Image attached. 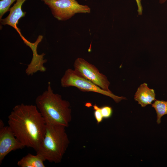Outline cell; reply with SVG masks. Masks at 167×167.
<instances>
[{"instance_id":"1","label":"cell","mask_w":167,"mask_h":167,"mask_svg":"<svg viewBox=\"0 0 167 167\" xmlns=\"http://www.w3.org/2000/svg\"><path fill=\"white\" fill-rule=\"evenodd\" d=\"M8 122L21 143L37 151L45 134L46 123L36 105H15L8 116Z\"/></svg>"},{"instance_id":"2","label":"cell","mask_w":167,"mask_h":167,"mask_svg":"<svg viewBox=\"0 0 167 167\" xmlns=\"http://www.w3.org/2000/svg\"><path fill=\"white\" fill-rule=\"evenodd\" d=\"M35 102L46 124L69 126L72 119L70 103L62 99L61 95L54 92L49 82L47 89L37 96Z\"/></svg>"},{"instance_id":"3","label":"cell","mask_w":167,"mask_h":167,"mask_svg":"<svg viewBox=\"0 0 167 167\" xmlns=\"http://www.w3.org/2000/svg\"><path fill=\"white\" fill-rule=\"evenodd\" d=\"M65 126L46 124L45 134L36 154L44 160L55 163H60L70 143Z\"/></svg>"},{"instance_id":"4","label":"cell","mask_w":167,"mask_h":167,"mask_svg":"<svg viewBox=\"0 0 167 167\" xmlns=\"http://www.w3.org/2000/svg\"><path fill=\"white\" fill-rule=\"evenodd\" d=\"M62 87H75L83 91L92 92L109 96L116 103L126 99L123 96H119L114 94L111 92L104 90L77 73L74 70L68 69L61 80Z\"/></svg>"},{"instance_id":"5","label":"cell","mask_w":167,"mask_h":167,"mask_svg":"<svg viewBox=\"0 0 167 167\" xmlns=\"http://www.w3.org/2000/svg\"><path fill=\"white\" fill-rule=\"evenodd\" d=\"M50 8L53 16L59 20L69 19L77 13H89L90 8L79 4L76 0H41Z\"/></svg>"},{"instance_id":"6","label":"cell","mask_w":167,"mask_h":167,"mask_svg":"<svg viewBox=\"0 0 167 167\" xmlns=\"http://www.w3.org/2000/svg\"><path fill=\"white\" fill-rule=\"evenodd\" d=\"M74 70L83 77L102 89L111 92L109 88L110 83L107 77L100 73L94 65L82 58H78L74 62Z\"/></svg>"},{"instance_id":"7","label":"cell","mask_w":167,"mask_h":167,"mask_svg":"<svg viewBox=\"0 0 167 167\" xmlns=\"http://www.w3.org/2000/svg\"><path fill=\"white\" fill-rule=\"evenodd\" d=\"M25 146L16 138L9 126H4L0 120V164L5 157L12 151L21 149Z\"/></svg>"},{"instance_id":"8","label":"cell","mask_w":167,"mask_h":167,"mask_svg":"<svg viewBox=\"0 0 167 167\" xmlns=\"http://www.w3.org/2000/svg\"><path fill=\"white\" fill-rule=\"evenodd\" d=\"M27 0H17L16 3L10 8V13L8 16L4 19L0 20L2 25H9L16 30L20 33L17 25L18 24L19 20L22 17H24L26 13L22 9L23 4Z\"/></svg>"},{"instance_id":"9","label":"cell","mask_w":167,"mask_h":167,"mask_svg":"<svg viewBox=\"0 0 167 167\" xmlns=\"http://www.w3.org/2000/svg\"><path fill=\"white\" fill-rule=\"evenodd\" d=\"M38 45L37 43H34L30 47L32 52L33 56L31 62L28 65L25 70L26 73L28 75H32L38 71L44 72L46 70V68L44 66L47 61L46 59H44V56L45 54H38L37 48Z\"/></svg>"},{"instance_id":"10","label":"cell","mask_w":167,"mask_h":167,"mask_svg":"<svg viewBox=\"0 0 167 167\" xmlns=\"http://www.w3.org/2000/svg\"><path fill=\"white\" fill-rule=\"evenodd\" d=\"M156 95L154 90L149 88L147 84L143 83L138 88L134 96L135 100L142 107L151 104L155 101Z\"/></svg>"},{"instance_id":"11","label":"cell","mask_w":167,"mask_h":167,"mask_svg":"<svg viewBox=\"0 0 167 167\" xmlns=\"http://www.w3.org/2000/svg\"><path fill=\"white\" fill-rule=\"evenodd\" d=\"M45 161L40 155L28 153L18 161L17 164L20 167H45Z\"/></svg>"},{"instance_id":"12","label":"cell","mask_w":167,"mask_h":167,"mask_svg":"<svg viewBox=\"0 0 167 167\" xmlns=\"http://www.w3.org/2000/svg\"><path fill=\"white\" fill-rule=\"evenodd\" d=\"M152 107L157 114V123L159 124L161 123V117L167 114V101L156 100L152 104Z\"/></svg>"},{"instance_id":"13","label":"cell","mask_w":167,"mask_h":167,"mask_svg":"<svg viewBox=\"0 0 167 167\" xmlns=\"http://www.w3.org/2000/svg\"><path fill=\"white\" fill-rule=\"evenodd\" d=\"M17 0H1L0 1V20L3 15L9 11L10 7L13 3Z\"/></svg>"},{"instance_id":"14","label":"cell","mask_w":167,"mask_h":167,"mask_svg":"<svg viewBox=\"0 0 167 167\" xmlns=\"http://www.w3.org/2000/svg\"><path fill=\"white\" fill-rule=\"evenodd\" d=\"M93 107L94 110V116L97 123L98 124L101 122L104 119L101 113V107L96 104L94 105Z\"/></svg>"},{"instance_id":"15","label":"cell","mask_w":167,"mask_h":167,"mask_svg":"<svg viewBox=\"0 0 167 167\" xmlns=\"http://www.w3.org/2000/svg\"><path fill=\"white\" fill-rule=\"evenodd\" d=\"M101 112L104 119L110 118L113 113L112 108L108 106H104L101 107Z\"/></svg>"},{"instance_id":"16","label":"cell","mask_w":167,"mask_h":167,"mask_svg":"<svg viewBox=\"0 0 167 167\" xmlns=\"http://www.w3.org/2000/svg\"><path fill=\"white\" fill-rule=\"evenodd\" d=\"M167 1V0H160L159 2L160 4H163Z\"/></svg>"},{"instance_id":"17","label":"cell","mask_w":167,"mask_h":167,"mask_svg":"<svg viewBox=\"0 0 167 167\" xmlns=\"http://www.w3.org/2000/svg\"><path fill=\"white\" fill-rule=\"evenodd\" d=\"M141 0H136L137 5L140 4L141 3Z\"/></svg>"}]
</instances>
